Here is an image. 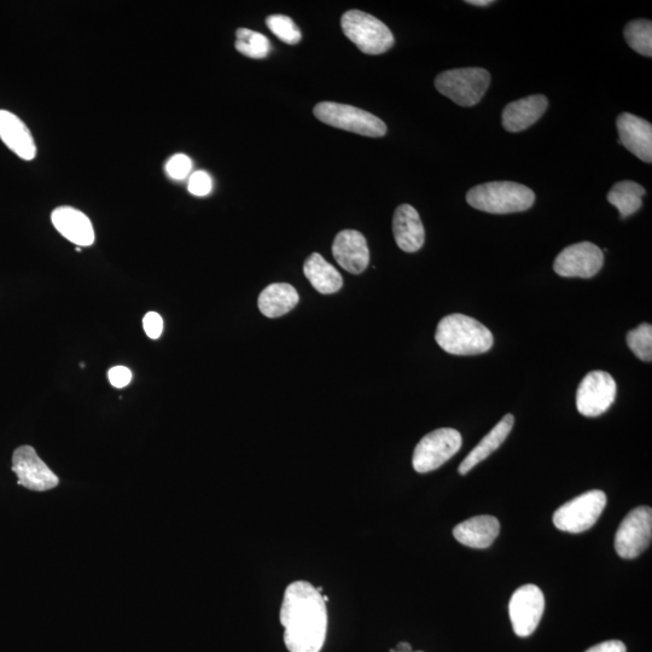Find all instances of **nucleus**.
Here are the masks:
<instances>
[{
    "instance_id": "nucleus-23",
    "label": "nucleus",
    "mask_w": 652,
    "mask_h": 652,
    "mask_svg": "<svg viewBox=\"0 0 652 652\" xmlns=\"http://www.w3.org/2000/svg\"><path fill=\"white\" fill-rule=\"evenodd\" d=\"M305 276L320 294H335L342 288V276L322 255L313 253L304 265Z\"/></svg>"
},
{
    "instance_id": "nucleus-24",
    "label": "nucleus",
    "mask_w": 652,
    "mask_h": 652,
    "mask_svg": "<svg viewBox=\"0 0 652 652\" xmlns=\"http://www.w3.org/2000/svg\"><path fill=\"white\" fill-rule=\"evenodd\" d=\"M645 189L642 185L632 182V180H624V182L616 183L613 189L608 194V201L617 208L621 218L625 219L636 214L643 205V196Z\"/></svg>"
},
{
    "instance_id": "nucleus-21",
    "label": "nucleus",
    "mask_w": 652,
    "mask_h": 652,
    "mask_svg": "<svg viewBox=\"0 0 652 652\" xmlns=\"http://www.w3.org/2000/svg\"><path fill=\"white\" fill-rule=\"evenodd\" d=\"M514 424L515 417L509 413L468 454V457L459 465V474L467 475L477 464L485 461L493 452H496L504 444L506 438H508L512 428H514Z\"/></svg>"
},
{
    "instance_id": "nucleus-36",
    "label": "nucleus",
    "mask_w": 652,
    "mask_h": 652,
    "mask_svg": "<svg viewBox=\"0 0 652 652\" xmlns=\"http://www.w3.org/2000/svg\"><path fill=\"white\" fill-rule=\"evenodd\" d=\"M389 652H399V651L392 649ZM411 652H423V651H411Z\"/></svg>"
},
{
    "instance_id": "nucleus-10",
    "label": "nucleus",
    "mask_w": 652,
    "mask_h": 652,
    "mask_svg": "<svg viewBox=\"0 0 652 652\" xmlns=\"http://www.w3.org/2000/svg\"><path fill=\"white\" fill-rule=\"evenodd\" d=\"M616 393L613 376L604 371H592L580 383L576 393V407L582 416H601L614 404Z\"/></svg>"
},
{
    "instance_id": "nucleus-19",
    "label": "nucleus",
    "mask_w": 652,
    "mask_h": 652,
    "mask_svg": "<svg viewBox=\"0 0 652 652\" xmlns=\"http://www.w3.org/2000/svg\"><path fill=\"white\" fill-rule=\"evenodd\" d=\"M549 107L544 95H533L511 102L503 112V126L508 132H522L533 126Z\"/></svg>"
},
{
    "instance_id": "nucleus-17",
    "label": "nucleus",
    "mask_w": 652,
    "mask_h": 652,
    "mask_svg": "<svg viewBox=\"0 0 652 652\" xmlns=\"http://www.w3.org/2000/svg\"><path fill=\"white\" fill-rule=\"evenodd\" d=\"M52 224L60 234L79 247L95 243V230L83 212L72 207H58L51 214Z\"/></svg>"
},
{
    "instance_id": "nucleus-1",
    "label": "nucleus",
    "mask_w": 652,
    "mask_h": 652,
    "mask_svg": "<svg viewBox=\"0 0 652 652\" xmlns=\"http://www.w3.org/2000/svg\"><path fill=\"white\" fill-rule=\"evenodd\" d=\"M322 593L307 581L285 590L281 608L284 643L290 652H320L328 632V610Z\"/></svg>"
},
{
    "instance_id": "nucleus-7",
    "label": "nucleus",
    "mask_w": 652,
    "mask_h": 652,
    "mask_svg": "<svg viewBox=\"0 0 652 652\" xmlns=\"http://www.w3.org/2000/svg\"><path fill=\"white\" fill-rule=\"evenodd\" d=\"M607 496L602 491H589L561 506L553 515V523L562 532L579 534L589 531L601 517Z\"/></svg>"
},
{
    "instance_id": "nucleus-25",
    "label": "nucleus",
    "mask_w": 652,
    "mask_h": 652,
    "mask_svg": "<svg viewBox=\"0 0 652 652\" xmlns=\"http://www.w3.org/2000/svg\"><path fill=\"white\" fill-rule=\"evenodd\" d=\"M236 50L250 58H265L269 56L271 44L264 34L252 29L240 28L236 32Z\"/></svg>"
},
{
    "instance_id": "nucleus-13",
    "label": "nucleus",
    "mask_w": 652,
    "mask_h": 652,
    "mask_svg": "<svg viewBox=\"0 0 652 652\" xmlns=\"http://www.w3.org/2000/svg\"><path fill=\"white\" fill-rule=\"evenodd\" d=\"M13 471L17 483L34 492H46L54 489L60 483L48 465L40 459L31 446H21L13 454Z\"/></svg>"
},
{
    "instance_id": "nucleus-2",
    "label": "nucleus",
    "mask_w": 652,
    "mask_h": 652,
    "mask_svg": "<svg viewBox=\"0 0 652 652\" xmlns=\"http://www.w3.org/2000/svg\"><path fill=\"white\" fill-rule=\"evenodd\" d=\"M435 340L445 352L453 355H477L493 347V334L476 319L464 314H450L441 320Z\"/></svg>"
},
{
    "instance_id": "nucleus-15",
    "label": "nucleus",
    "mask_w": 652,
    "mask_h": 652,
    "mask_svg": "<svg viewBox=\"0 0 652 652\" xmlns=\"http://www.w3.org/2000/svg\"><path fill=\"white\" fill-rule=\"evenodd\" d=\"M620 143L639 160L652 162V126L630 113H622L616 121Z\"/></svg>"
},
{
    "instance_id": "nucleus-26",
    "label": "nucleus",
    "mask_w": 652,
    "mask_h": 652,
    "mask_svg": "<svg viewBox=\"0 0 652 652\" xmlns=\"http://www.w3.org/2000/svg\"><path fill=\"white\" fill-rule=\"evenodd\" d=\"M625 39L638 54L652 56V23L649 20H636L625 28Z\"/></svg>"
},
{
    "instance_id": "nucleus-20",
    "label": "nucleus",
    "mask_w": 652,
    "mask_h": 652,
    "mask_svg": "<svg viewBox=\"0 0 652 652\" xmlns=\"http://www.w3.org/2000/svg\"><path fill=\"white\" fill-rule=\"evenodd\" d=\"M499 533L498 518L488 515L469 518L453 529V537L473 549H487L498 538Z\"/></svg>"
},
{
    "instance_id": "nucleus-29",
    "label": "nucleus",
    "mask_w": 652,
    "mask_h": 652,
    "mask_svg": "<svg viewBox=\"0 0 652 652\" xmlns=\"http://www.w3.org/2000/svg\"><path fill=\"white\" fill-rule=\"evenodd\" d=\"M192 162L189 156L177 154L166 163V173L174 180H183L189 176Z\"/></svg>"
},
{
    "instance_id": "nucleus-5",
    "label": "nucleus",
    "mask_w": 652,
    "mask_h": 652,
    "mask_svg": "<svg viewBox=\"0 0 652 652\" xmlns=\"http://www.w3.org/2000/svg\"><path fill=\"white\" fill-rule=\"evenodd\" d=\"M491 84V74L482 68H461L442 72L435 79V87L458 106L473 107L485 96Z\"/></svg>"
},
{
    "instance_id": "nucleus-33",
    "label": "nucleus",
    "mask_w": 652,
    "mask_h": 652,
    "mask_svg": "<svg viewBox=\"0 0 652 652\" xmlns=\"http://www.w3.org/2000/svg\"><path fill=\"white\" fill-rule=\"evenodd\" d=\"M586 652H627V649L620 640H608V642L592 646Z\"/></svg>"
},
{
    "instance_id": "nucleus-34",
    "label": "nucleus",
    "mask_w": 652,
    "mask_h": 652,
    "mask_svg": "<svg viewBox=\"0 0 652 652\" xmlns=\"http://www.w3.org/2000/svg\"><path fill=\"white\" fill-rule=\"evenodd\" d=\"M468 4L475 5V7H488L493 2L492 0H468Z\"/></svg>"
},
{
    "instance_id": "nucleus-4",
    "label": "nucleus",
    "mask_w": 652,
    "mask_h": 652,
    "mask_svg": "<svg viewBox=\"0 0 652 652\" xmlns=\"http://www.w3.org/2000/svg\"><path fill=\"white\" fill-rule=\"evenodd\" d=\"M345 36L366 55H381L393 48L394 36L375 16L359 10L347 11L341 19Z\"/></svg>"
},
{
    "instance_id": "nucleus-9",
    "label": "nucleus",
    "mask_w": 652,
    "mask_h": 652,
    "mask_svg": "<svg viewBox=\"0 0 652 652\" xmlns=\"http://www.w3.org/2000/svg\"><path fill=\"white\" fill-rule=\"evenodd\" d=\"M652 538V511L639 506L622 521L615 535V550L624 560H634L648 549Z\"/></svg>"
},
{
    "instance_id": "nucleus-18",
    "label": "nucleus",
    "mask_w": 652,
    "mask_h": 652,
    "mask_svg": "<svg viewBox=\"0 0 652 652\" xmlns=\"http://www.w3.org/2000/svg\"><path fill=\"white\" fill-rule=\"evenodd\" d=\"M393 234L398 247L406 253H415L423 247L426 232L419 214L410 205L397 208L393 218Z\"/></svg>"
},
{
    "instance_id": "nucleus-16",
    "label": "nucleus",
    "mask_w": 652,
    "mask_h": 652,
    "mask_svg": "<svg viewBox=\"0 0 652 652\" xmlns=\"http://www.w3.org/2000/svg\"><path fill=\"white\" fill-rule=\"evenodd\" d=\"M0 139L20 159H36L37 145L31 131L19 116L3 109H0Z\"/></svg>"
},
{
    "instance_id": "nucleus-12",
    "label": "nucleus",
    "mask_w": 652,
    "mask_h": 652,
    "mask_svg": "<svg viewBox=\"0 0 652 652\" xmlns=\"http://www.w3.org/2000/svg\"><path fill=\"white\" fill-rule=\"evenodd\" d=\"M604 254L602 249L590 242L573 244L558 254L553 270L566 278H592L602 270Z\"/></svg>"
},
{
    "instance_id": "nucleus-27",
    "label": "nucleus",
    "mask_w": 652,
    "mask_h": 652,
    "mask_svg": "<svg viewBox=\"0 0 652 652\" xmlns=\"http://www.w3.org/2000/svg\"><path fill=\"white\" fill-rule=\"evenodd\" d=\"M627 345L637 358L650 363L652 360V326L639 325L627 334Z\"/></svg>"
},
{
    "instance_id": "nucleus-31",
    "label": "nucleus",
    "mask_w": 652,
    "mask_h": 652,
    "mask_svg": "<svg viewBox=\"0 0 652 652\" xmlns=\"http://www.w3.org/2000/svg\"><path fill=\"white\" fill-rule=\"evenodd\" d=\"M143 326L150 339L157 340L162 335L163 319L159 313L149 312L143 319Z\"/></svg>"
},
{
    "instance_id": "nucleus-14",
    "label": "nucleus",
    "mask_w": 652,
    "mask_h": 652,
    "mask_svg": "<svg viewBox=\"0 0 652 652\" xmlns=\"http://www.w3.org/2000/svg\"><path fill=\"white\" fill-rule=\"evenodd\" d=\"M333 254L342 269L359 275L370 263V252L363 234L355 230L341 231L333 244Z\"/></svg>"
},
{
    "instance_id": "nucleus-8",
    "label": "nucleus",
    "mask_w": 652,
    "mask_h": 652,
    "mask_svg": "<svg viewBox=\"0 0 652 652\" xmlns=\"http://www.w3.org/2000/svg\"><path fill=\"white\" fill-rule=\"evenodd\" d=\"M461 433L456 429L441 428L427 434L419 441L413 452V469L419 474H427L439 469L461 450Z\"/></svg>"
},
{
    "instance_id": "nucleus-3",
    "label": "nucleus",
    "mask_w": 652,
    "mask_h": 652,
    "mask_svg": "<svg viewBox=\"0 0 652 652\" xmlns=\"http://www.w3.org/2000/svg\"><path fill=\"white\" fill-rule=\"evenodd\" d=\"M469 205L477 211L491 214H511L528 211L535 194L527 186L514 182H492L475 186L467 194Z\"/></svg>"
},
{
    "instance_id": "nucleus-35",
    "label": "nucleus",
    "mask_w": 652,
    "mask_h": 652,
    "mask_svg": "<svg viewBox=\"0 0 652 652\" xmlns=\"http://www.w3.org/2000/svg\"><path fill=\"white\" fill-rule=\"evenodd\" d=\"M394 650H397L399 652H411L412 646L409 643L401 642L397 645V648H395Z\"/></svg>"
},
{
    "instance_id": "nucleus-28",
    "label": "nucleus",
    "mask_w": 652,
    "mask_h": 652,
    "mask_svg": "<svg viewBox=\"0 0 652 652\" xmlns=\"http://www.w3.org/2000/svg\"><path fill=\"white\" fill-rule=\"evenodd\" d=\"M267 27L275 34L278 39L283 43L289 45L299 44L301 40V32L294 21L288 16L272 15L267 17Z\"/></svg>"
},
{
    "instance_id": "nucleus-11",
    "label": "nucleus",
    "mask_w": 652,
    "mask_h": 652,
    "mask_svg": "<svg viewBox=\"0 0 652 652\" xmlns=\"http://www.w3.org/2000/svg\"><path fill=\"white\" fill-rule=\"evenodd\" d=\"M544 610V593L538 586L525 585L517 589L509 604L510 620L516 636H531L537 630Z\"/></svg>"
},
{
    "instance_id": "nucleus-22",
    "label": "nucleus",
    "mask_w": 652,
    "mask_h": 652,
    "mask_svg": "<svg viewBox=\"0 0 652 652\" xmlns=\"http://www.w3.org/2000/svg\"><path fill=\"white\" fill-rule=\"evenodd\" d=\"M299 301L298 291L293 285L276 283L261 291L258 305L265 317L278 318L294 310Z\"/></svg>"
},
{
    "instance_id": "nucleus-32",
    "label": "nucleus",
    "mask_w": 652,
    "mask_h": 652,
    "mask_svg": "<svg viewBox=\"0 0 652 652\" xmlns=\"http://www.w3.org/2000/svg\"><path fill=\"white\" fill-rule=\"evenodd\" d=\"M109 381L115 388H124L132 381V372L125 366H115L109 370Z\"/></svg>"
},
{
    "instance_id": "nucleus-30",
    "label": "nucleus",
    "mask_w": 652,
    "mask_h": 652,
    "mask_svg": "<svg viewBox=\"0 0 652 652\" xmlns=\"http://www.w3.org/2000/svg\"><path fill=\"white\" fill-rule=\"evenodd\" d=\"M213 182L207 172L199 171L192 174L189 180V191L194 196H207L211 194Z\"/></svg>"
},
{
    "instance_id": "nucleus-6",
    "label": "nucleus",
    "mask_w": 652,
    "mask_h": 652,
    "mask_svg": "<svg viewBox=\"0 0 652 652\" xmlns=\"http://www.w3.org/2000/svg\"><path fill=\"white\" fill-rule=\"evenodd\" d=\"M313 114L323 124L360 136L380 138L387 133V126L380 118L347 104L322 102L314 107Z\"/></svg>"
}]
</instances>
